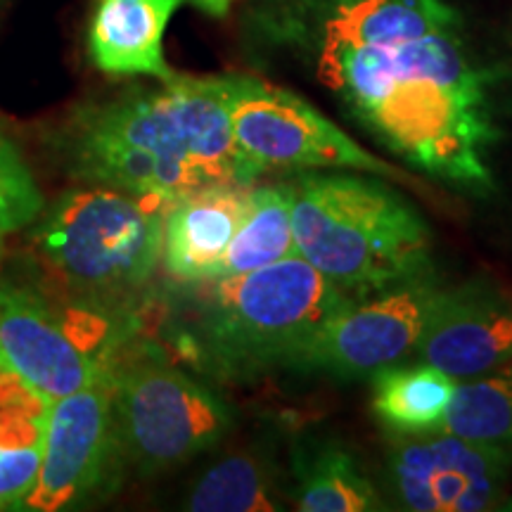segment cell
I'll list each match as a JSON object with an SVG mask.
<instances>
[{"label": "cell", "mask_w": 512, "mask_h": 512, "mask_svg": "<svg viewBox=\"0 0 512 512\" xmlns=\"http://www.w3.org/2000/svg\"><path fill=\"white\" fill-rule=\"evenodd\" d=\"M344 114L392 155L470 192L494 188L498 143L489 74L475 62L463 24L361 46H311L290 55Z\"/></svg>", "instance_id": "6da1fadb"}, {"label": "cell", "mask_w": 512, "mask_h": 512, "mask_svg": "<svg viewBox=\"0 0 512 512\" xmlns=\"http://www.w3.org/2000/svg\"><path fill=\"white\" fill-rule=\"evenodd\" d=\"M230 88L233 74H176L155 91L81 107L60 136L62 162L88 185L166 202L202 185L240 181Z\"/></svg>", "instance_id": "7a4b0ae2"}, {"label": "cell", "mask_w": 512, "mask_h": 512, "mask_svg": "<svg viewBox=\"0 0 512 512\" xmlns=\"http://www.w3.org/2000/svg\"><path fill=\"white\" fill-rule=\"evenodd\" d=\"M297 254L351 297L432 266V230L401 192L358 171L283 178Z\"/></svg>", "instance_id": "3957f363"}, {"label": "cell", "mask_w": 512, "mask_h": 512, "mask_svg": "<svg viewBox=\"0 0 512 512\" xmlns=\"http://www.w3.org/2000/svg\"><path fill=\"white\" fill-rule=\"evenodd\" d=\"M188 287L195 297L178 344L202 373L223 382L283 370L292 349L354 299L299 254Z\"/></svg>", "instance_id": "277c9868"}, {"label": "cell", "mask_w": 512, "mask_h": 512, "mask_svg": "<svg viewBox=\"0 0 512 512\" xmlns=\"http://www.w3.org/2000/svg\"><path fill=\"white\" fill-rule=\"evenodd\" d=\"M169 204L107 185L64 192L29 235L48 297L131 316L162 261Z\"/></svg>", "instance_id": "5b68a950"}, {"label": "cell", "mask_w": 512, "mask_h": 512, "mask_svg": "<svg viewBox=\"0 0 512 512\" xmlns=\"http://www.w3.org/2000/svg\"><path fill=\"white\" fill-rule=\"evenodd\" d=\"M107 366L121 451L143 477L190 463L233 430L235 415L223 396L171 366L150 344L126 342Z\"/></svg>", "instance_id": "8992f818"}, {"label": "cell", "mask_w": 512, "mask_h": 512, "mask_svg": "<svg viewBox=\"0 0 512 512\" xmlns=\"http://www.w3.org/2000/svg\"><path fill=\"white\" fill-rule=\"evenodd\" d=\"M230 121L242 183L280 171H358L418 185L408 171L358 145L302 95L256 76L233 74Z\"/></svg>", "instance_id": "52a82bcc"}, {"label": "cell", "mask_w": 512, "mask_h": 512, "mask_svg": "<svg viewBox=\"0 0 512 512\" xmlns=\"http://www.w3.org/2000/svg\"><path fill=\"white\" fill-rule=\"evenodd\" d=\"M446 287L444 275L430 266L354 297L292 349L283 370L363 380L384 366L406 361L415 354Z\"/></svg>", "instance_id": "ba28073f"}, {"label": "cell", "mask_w": 512, "mask_h": 512, "mask_svg": "<svg viewBox=\"0 0 512 512\" xmlns=\"http://www.w3.org/2000/svg\"><path fill=\"white\" fill-rule=\"evenodd\" d=\"M124 467L105 366L86 387L50 403L41 470L19 510L60 512L102 501L117 491Z\"/></svg>", "instance_id": "9c48e42d"}, {"label": "cell", "mask_w": 512, "mask_h": 512, "mask_svg": "<svg viewBox=\"0 0 512 512\" xmlns=\"http://www.w3.org/2000/svg\"><path fill=\"white\" fill-rule=\"evenodd\" d=\"M456 24L463 19L446 0H256L247 12L256 46L287 57L325 43L361 46Z\"/></svg>", "instance_id": "30bf717a"}, {"label": "cell", "mask_w": 512, "mask_h": 512, "mask_svg": "<svg viewBox=\"0 0 512 512\" xmlns=\"http://www.w3.org/2000/svg\"><path fill=\"white\" fill-rule=\"evenodd\" d=\"M510 475V453L444 430L403 437L387 458L389 494L399 508L413 512L498 508Z\"/></svg>", "instance_id": "8fae6325"}, {"label": "cell", "mask_w": 512, "mask_h": 512, "mask_svg": "<svg viewBox=\"0 0 512 512\" xmlns=\"http://www.w3.org/2000/svg\"><path fill=\"white\" fill-rule=\"evenodd\" d=\"M413 356L456 380L512 368L510 287L486 275L448 285Z\"/></svg>", "instance_id": "7c38bea8"}, {"label": "cell", "mask_w": 512, "mask_h": 512, "mask_svg": "<svg viewBox=\"0 0 512 512\" xmlns=\"http://www.w3.org/2000/svg\"><path fill=\"white\" fill-rule=\"evenodd\" d=\"M0 363L53 403L93 382L107 363L67 335L46 294L0 283Z\"/></svg>", "instance_id": "4fadbf2b"}, {"label": "cell", "mask_w": 512, "mask_h": 512, "mask_svg": "<svg viewBox=\"0 0 512 512\" xmlns=\"http://www.w3.org/2000/svg\"><path fill=\"white\" fill-rule=\"evenodd\" d=\"M252 183H211L185 192L164 216L162 261L181 285L219 280L228 245L252 207Z\"/></svg>", "instance_id": "5bb4252c"}, {"label": "cell", "mask_w": 512, "mask_h": 512, "mask_svg": "<svg viewBox=\"0 0 512 512\" xmlns=\"http://www.w3.org/2000/svg\"><path fill=\"white\" fill-rule=\"evenodd\" d=\"M185 0H98L88 53L100 72L112 76H176L164 57V31Z\"/></svg>", "instance_id": "9a60e30c"}, {"label": "cell", "mask_w": 512, "mask_h": 512, "mask_svg": "<svg viewBox=\"0 0 512 512\" xmlns=\"http://www.w3.org/2000/svg\"><path fill=\"white\" fill-rule=\"evenodd\" d=\"M373 415L396 437L439 432L456 392V377L425 361H399L370 375Z\"/></svg>", "instance_id": "2e32d148"}, {"label": "cell", "mask_w": 512, "mask_h": 512, "mask_svg": "<svg viewBox=\"0 0 512 512\" xmlns=\"http://www.w3.org/2000/svg\"><path fill=\"white\" fill-rule=\"evenodd\" d=\"M294 508L304 512L389 510L356 456L332 441L299 446L294 453Z\"/></svg>", "instance_id": "e0dca14e"}, {"label": "cell", "mask_w": 512, "mask_h": 512, "mask_svg": "<svg viewBox=\"0 0 512 512\" xmlns=\"http://www.w3.org/2000/svg\"><path fill=\"white\" fill-rule=\"evenodd\" d=\"M283 486L271 460L261 453H233L211 465L185 498L195 512H259L283 510Z\"/></svg>", "instance_id": "ac0fdd59"}, {"label": "cell", "mask_w": 512, "mask_h": 512, "mask_svg": "<svg viewBox=\"0 0 512 512\" xmlns=\"http://www.w3.org/2000/svg\"><path fill=\"white\" fill-rule=\"evenodd\" d=\"M297 254L290 197L283 181L254 185L252 207L230 240L221 278L252 273Z\"/></svg>", "instance_id": "d6986e66"}, {"label": "cell", "mask_w": 512, "mask_h": 512, "mask_svg": "<svg viewBox=\"0 0 512 512\" xmlns=\"http://www.w3.org/2000/svg\"><path fill=\"white\" fill-rule=\"evenodd\" d=\"M441 430L512 456V368L458 380Z\"/></svg>", "instance_id": "ffe728a7"}, {"label": "cell", "mask_w": 512, "mask_h": 512, "mask_svg": "<svg viewBox=\"0 0 512 512\" xmlns=\"http://www.w3.org/2000/svg\"><path fill=\"white\" fill-rule=\"evenodd\" d=\"M46 420L22 408H0V510H19L34 489Z\"/></svg>", "instance_id": "44dd1931"}, {"label": "cell", "mask_w": 512, "mask_h": 512, "mask_svg": "<svg viewBox=\"0 0 512 512\" xmlns=\"http://www.w3.org/2000/svg\"><path fill=\"white\" fill-rule=\"evenodd\" d=\"M43 211V195L27 162L10 138L0 131V256L19 230L38 221Z\"/></svg>", "instance_id": "7402d4cb"}, {"label": "cell", "mask_w": 512, "mask_h": 512, "mask_svg": "<svg viewBox=\"0 0 512 512\" xmlns=\"http://www.w3.org/2000/svg\"><path fill=\"white\" fill-rule=\"evenodd\" d=\"M190 3L211 17H223L230 10V3H233V0H190Z\"/></svg>", "instance_id": "603a6c76"}]
</instances>
